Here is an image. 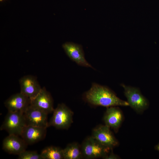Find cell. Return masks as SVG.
Segmentation results:
<instances>
[{
  "instance_id": "6da1fadb",
  "label": "cell",
  "mask_w": 159,
  "mask_h": 159,
  "mask_svg": "<svg viewBox=\"0 0 159 159\" xmlns=\"http://www.w3.org/2000/svg\"><path fill=\"white\" fill-rule=\"evenodd\" d=\"M84 100L93 105L107 107L128 106L127 101L122 100L108 87L93 83L90 88L83 95Z\"/></svg>"
},
{
  "instance_id": "7a4b0ae2",
  "label": "cell",
  "mask_w": 159,
  "mask_h": 159,
  "mask_svg": "<svg viewBox=\"0 0 159 159\" xmlns=\"http://www.w3.org/2000/svg\"><path fill=\"white\" fill-rule=\"evenodd\" d=\"M53 115L48 122L49 127L59 129H67L73 122V112L65 104H59L54 109Z\"/></svg>"
},
{
  "instance_id": "3957f363",
  "label": "cell",
  "mask_w": 159,
  "mask_h": 159,
  "mask_svg": "<svg viewBox=\"0 0 159 159\" xmlns=\"http://www.w3.org/2000/svg\"><path fill=\"white\" fill-rule=\"evenodd\" d=\"M81 147L83 158L88 159L104 158L112 149L102 145L92 136L84 140Z\"/></svg>"
},
{
  "instance_id": "277c9868",
  "label": "cell",
  "mask_w": 159,
  "mask_h": 159,
  "mask_svg": "<svg viewBox=\"0 0 159 159\" xmlns=\"http://www.w3.org/2000/svg\"><path fill=\"white\" fill-rule=\"evenodd\" d=\"M26 126L24 113L8 112L0 129L6 131L9 134L20 136Z\"/></svg>"
},
{
  "instance_id": "5b68a950",
  "label": "cell",
  "mask_w": 159,
  "mask_h": 159,
  "mask_svg": "<svg viewBox=\"0 0 159 159\" xmlns=\"http://www.w3.org/2000/svg\"><path fill=\"white\" fill-rule=\"evenodd\" d=\"M124 89L125 95L129 106L138 113L146 110L149 105L148 100L142 94L140 89L136 87L121 85Z\"/></svg>"
},
{
  "instance_id": "8992f818",
  "label": "cell",
  "mask_w": 159,
  "mask_h": 159,
  "mask_svg": "<svg viewBox=\"0 0 159 159\" xmlns=\"http://www.w3.org/2000/svg\"><path fill=\"white\" fill-rule=\"evenodd\" d=\"M92 136L102 145L110 149H113L118 144L110 128L105 125H100L94 128Z\"/></svg>"
},
{
  "instance_id": "52a82bcc",
  "label": "cell",
  "mask_w": 159,
  "mask_h": 159,
  "mask_svg": "<svg viewBox=\"0 0 159 159\" xmlns=\"http://www.w3.org/2000/svg\"><path fill=\"white\" fill-rule=\"evenodd\" d=\"M62 48L69 57L78 65L93 68L86 59L82 46L73 42H67L62 45Z\"/></svg>"
},
{
  "instance_id": "ba28073f",
  "label": "cell",
  "mask_w": 159,
  "mask_h": 159,
  "mask_svg": "<svg viewBox=\"0 0 159 159\" xmlns=\"http://www.w3.org/2000/svg\"><path fill=\"white\" fill-rule=\"evenodd\" d=\"M26 125L49 127L47 115L43 111L31 105L24 113Z\"/></svg>"
},
{
  "instance_id": "9c48e42d",
  "label": "cell",
  "mask_w": 159,
  "mask_h": 159,
  "mask_svg": "<svg viewBox=\"0 0 159 159\" xmlns=\"http://www.w3.org/2000/svg\"><path fill=\"white\" fill-rule=\"evenodd\" d=\"M30 105L47 114L52 112L54 110L53 99L45 87L42 88L37 96L31 100Z\"/></svg>"
},
{
  "instance_id": "30bf717a",
  "label": "cell",
  "mask_w": 159,
  "mask_h": 159,
  "mask_svg": "<svg viewBox=\"0 0 159 159\" xmlns=\"http://www.w3.org/2000/svg\"><path fill=\"white\" fill-rule=\"evenodd\" d=\"M19 83L20 92L30 100L35 97L42 89L36 77L32 75L23 77L19 80Z\"/></svg>"
},
{
  "instance_id": "8fae6325",
  "label": "cell",
  "mask_w": 159,
  "mask_h": 159,
  "mask_svg": "<svg viewBox=\"0 0 159 159\" xmlns=\"http://www.w3.org/2000/svg\"><path fill=\"white\" fill-rule=\"evenodd\" d=\"M30 103V99L20 92L11 96L5 101L4 104L8 112L24 113Z\"/></svg>"
},
{
  "instance_id": "7c38bea8",
  "label": "cell",
  "mask_w": 159,
  "mask_h": 159,
  "mask_svg": "<svg viewBox=\"0 0 159 159\" xmlns=\"http://www.w3.org/2000/svg\"><path fill=\"white\" fill-rule=\"evenodd\" d=\"M27 145L19 136L9 134L3 140L2 148L9 154L18 155L26 150Z\"/></svg>"
},
{
  "instance_id": "4fadbf2b",
  "label": "cell",
  "mask_w": 159,
  "mask_h": 159,
  "mask_svg": "<svg viewBox=\"0 0 159 159\" xmlns=\"http://www.w3.org/2000/svg\"><path fill=\"white\" fill-rule=\"evenodd\" d=\"M47 128L26 125L20 136L27 145H32L45 138L46 135Z\"/></svg>"
},
{
  "instance_id": "5bb4252c",
  "label": "cell",
  "mask_w": 159,
  "mask_h": 159,
  "mask_svg": "<svg viewBox=\"0 0 159 159\" xmlns=\"http://www.w3.org/2000/svg\"><path fill=\"white\" fill-rule=\"evenodd\" d=\"M123 119L122 112L116 106L107 107L103 117L105 125L116 131L120 127Z\"/></svg>"
},
{
  "instance_id": "9a60e30c",
  "label": "cell",
  "mask_w": 159,
  "mask_h": 159,
  "mask_svg": "<svg viewBox=\"0 0 159 159\" xmlns=\"http://www.w3.org/2000/svg\"><path fill=\"white\" fill-rule=\"evenodd\" d=\"M63 159H80L83 158L81 145L76 142L67 145L63 150Z\"/></svg>"
},
{
  "instance_id": "2e32d148",
  "label": "cell",
  "mask_w": 159,
  "mask_h": 159,
  "mask_svg": "<svg viewBox=\"0 0 159 159\" xmlns=\"http://www.w3.org/2000/svg\"><path fill=\"white\" fill-rule=\"evenodd\" d=\"M63 149L54 146L47 147L41 151L40 154L43 159H63Z\"/></svg>"
},
{
  "instance_id": "e0dca14e",
  "label": "cell",
  "mask_w": 159,
  "mask_h": 159,
  "mask_svg": "<svg viewBox=\"0 0 159 159\" xmlns=\"http://www.w3.org/2000/svg\"><path fill=\"white\" fill-rule=\"evenodd\" d=\"M18 155L19 159H43L40 154L35 151L26 150Z\"/></svg>"
},
{
  "instance_id": "ac0fdd59",
  "label": "cell",
  "mask_w": 159,
  "mask_h": 159,
  "mask_svg": "<svg viewBox=\"0 0 159 159\" xmlns=\"http://www.w3.org/2000/svg\"><path fill=\"white\" fill-rule=\"evenodd\" d=\"M119 158H120L119 156L113 153L112 149L111 150L110 152L104 158V159H117Z\"/></svg>"
},
{
  "instance_id": "d6986e66",
  "label": "cell",
  "mask_w": 159,
  "mask_h": 159,
  "mask_svg": "<svg viewBox=\"0 0 159 159\" xmlns=\"http://www.w3.org/2000/svg\"><path fill=\"white\" fill-rule=\"evenodd\" d=\"M155 149L156 150L159 151V143L155 146Z\"/></svg>"
},
{
  "instance_id": "ffe728a7",
  "label": "cell",
  "mask_w": 159,
  "mask_h": 159,
  "mask_svg": "<svg viewBox=\"0 0 159 159\" xmlns=\"http://www.w3.org/2000/svg\"><path fill=\"white\" fill-rule=\"evenodd\" d=\"M3 0H0V1H3Z\"/></svg>"
}]
</instances>
